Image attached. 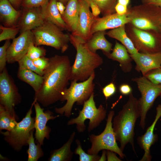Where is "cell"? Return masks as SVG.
<instances>
[{
  "mask_svg": "<svg viewBox=\"0 0 161 161\" xmlns=\"http://www.w3.org/2000/svg\"><path fill=\"white\" fill-rule=\"evenodd\" d=\"M71 67L69 57L55 55L49 58L44 71L43 82L35 93L34 100L46 107L59 100L70 80Z\"/></svg>",
  "mask_w": 161,
  "mask_h": 161,
  "instance_id": "6da1fadb",
  "label": "cell"
},
{
  "mask_svg": "<svg viewBox=\"0 0 161 161\" xmlns=\"http://www.w3.org/2000/svg\"><path fill=\"white\" fill-rule=\"evenodd\" d=\"M86 2L89 4L90 7L91 8L93 15L95 17H98L101 13L100 10L98 6L92 1Z\"/></svg>",
  "mask_w": 161,
  "mask_h": 161,
  "instance_id": "b9f144b4",
  "label": "cell"
},
{
  "mask_svg": "<svg viewBox=\"0 0 161 161\" xmlns=\"http://www.w3.org/2000/svg\"><path fill=\"white\" fill-rule=\"evenodd\" d=\"M105 31H97L92 35L86 42V45L92 52L96 53L97 50H102L104 54L110 53L112 44L106 38Z\"/></svg>",
  "mask_w": 161,
  "mask_h": 161,
  "instance_id": "cb8c5ba5",
  "label": "cell"
},
{
  "mask_svg": "<svg viewBox=\"0 0 161 161\" xmlns=\"http://www.w3.org/2000/svg\"><path fill=\"white\" fill-rule=\"evenodd\" d=\"M31 31L35 46H49L62 53L69 47L70 34L64 33L62 29L49 21H46L42 25Z\"/></svg>",
  "mask_w": 161,
  "mask_h": 161,
  "instance_id": "5b68a950",
  "label": "cell"
},
{
  "mask_svg": "<svg viewBox=\"0 0 161 161\" xmlns=\"http://www.w3.org/2000/svg\"><path fill=\"white\" fill-rule=\"evenodd\" d=\"M46 53V50L44 48L35 46L34 43L32 42L30 45L26 55L30 59L33 61L38 58L44 57Z\"/></svg>",
  "mask_w": 161,
  "mask_h": 161,
  "instance_id": "836d02e7",
  "label": "cell"
},
{
  "mask_svg": "<svg viewBox=\"0 0 161 161\" xmlns=\"http://www.w3.org/2000/svg\"><path fill=\"white\" fill-rule=\"evenodd\" d=\"M130 21L127 13L120 15L116 13L101 18L97 17L91 29V36L97 31L116 28L129 23Z\"/></svg>",
  "mask_w": 161,
  "mask_h": 161,
  "instance_id": "ac0fdd59",
  "label": "cell"
},
{
  "mask_svg": "<svg viewBox=\"0 0 161 161\" xmlns=\"http://www.w3.org/2000/svg\"><path fill=\"white\" fill-rule=\"evenodd\" d=\"M76 133L74 131L71 134L68 140L60 148L52 151L48 159L49 161H69L71 160L73 152L71 147Z\"/></svg>",
  "mask_w": 161,
  "mask_h": 161,
  "instance_id": "484cf974",
  "label": "cell"
},
{
  "mask_svg": "<svg viewBox=\"0 0 161 161\" xmlns=\"http://www.w3.org/2000/svg\"><path fill=\"white\" fill-rule=\"evenodd\" d=\"M116 91V86L112 82L106 85L102 89L103 93L106 100L113 95Z\"/></svg>",
  "mask_w": 161,
  "mask_h": 161,
  "instance_id": "74e56055",
  "label": "cell"
},
{
  "mask_svg": "<svg viewBox=\"0 0 161 161\" xmlns=\"http://www.w3.org/2000/svg\"><path fill=\"white\" fill-rule=\"evenodd\" d=\"M21 100L18 89L6 67L0 74V105L17 120L14 107Z\"/></svg>",
  "mask_w": 161,
  "mask_h": 161,
  "instance_id": "8fae6325",
  "label": "cell"
},
{
  "mask_svg": "<svg viewBox=\"0 0 161 161\" xmlns=\"http://www.w3.org/2000/svg\"><path fill=\"white\" fill-rule=\"evenodd\" d=\"M142 4H151L161 8V0H141Z\"/></svg>",
  "mask_w": 161,
  "mask_h": 161,
  "instance_id": "ee69618b",
  "label": "cell"
},
{
  "mask_svg": "<svg viewBox=\"0 0 161 161\" xmlns=\"http://www.w3.org/2000/svg\"><path fill=\"white\" fill-rule=\"evenodd\" d=\"M34 130L32 131L27 141L29 148L27 153L28 154V161H37L42 157L44 153L41 145L37 143L36 144L33 136Z\"/></svg>",
  "mask_w": 161,
  "mask_h": 161,
  "instance_id": "83f0119b",
  "label": "cell"
},
{
  "mask_svg": "<svg viewBox=\"0 0 161 161\" xmlns=\"http://www.w3.org/2000/svg\"><path fill=\"white\" fill-rule=\"evenodd\" d=\"M33 34L31 30L21 33L13 40L7 50V62L13 64L18 62L26 55L30 44L34 43Z\"/></svg>",
  "mask_w": 161,
  "mask_h": 161,
  "instance_id": "4fadbf2b",
  "label": "cell"
},
{
  "mask_svg": "<svg viewBox=\"0 0 161 161\" xmlns=\"http://www.w3.org/2000/svg\"><path fill=\"white\" fill-rule=\"evenodd\" d=\"M105 150H103L102 156L100 157L99 161H106L107 159L106 152V151Z\"/></svg>",
  "mask_w": 161,
  "mask_h": 161,
  "instance_id": "7dc6e473",
  "label": "cell"
},
{
  "mask_svg": "<svg viewBox=\"0 0 161 161\" xmlns=\"http://www.w3.org/2000/svg\"><path fill=\"white\" fill-rule=\"evenodd\" d=\"M106 35L120 41L126 47L130 54H135L138 52L127 34L125 25L112 29L106 32Z\"/></svg>",
  "mask_w": 161,
  "mask_h": 161,
  "instance_id": "d4e9b609",
  "label": "cell"
},
{
  "mask_svg": "<svg viewBox=\"0 0 161 161\" xmlns=\"http://www.w3.org/2000/svg\"><path fill=\"white\" fill-rule=\"evenodd\" d=\"M76 143L77 147L74 153L79 156L80 161H98L100 157L98 154H90L86 153L82 149L80 141L76 139Z\"/></svg>",
  "mask_w": 161,
  "mask_h": 161,
  "instance_id": "4dcf8cb0",
  "label": "cell"
},
{
  "mask_svg": "<svg viewBox=\"0 0 161 161\" xmlns=\"http://www.w3.org/2000/svg\"><path fill=\"white\" fill-rule=\"evenodd\" d=\"M81 110L79 111L78 115L72 118L67 122L68 125H76V129L79 133L83 132L86 129L85 120H89L88 131L90 132L100 125L105 119L106 115V109L102 105L98 108L96 107L94 100V93L83 105Z\"/></svg>",
  "mask_w": 161,
  "mask_h": 161,
  "instance_id": "52a82bcc",
  "label": "cell"
},
{
  "mask_svg": "<svg viewBox=\"0 0 161 161\" xmlns=\"http://www.w3.org/2000/svg\"><path fill=\"white\" fill-rule=\"evenodd\" d=\"M58 0H49L48 3L41 7L46 21L53 23L63 30H69L66 24L62 19L57 6Z\"/></svg>",
  "mask_w": 161,
  "mask_h": 161,
  "instance_id": "603a6c76",
  "label": "cell"
},
{
  "mask_svg": "<svg viewBox=\"0 0 161 161\" xmlns=\"http://www.w3.org/2000/svg\"><path fill=\"white\" fill-rule=\"evenodd\" d=\"M119 90L122 95H129L132 92V89L129 85L124 83L122 84L120 86Z\"/></svg>",
  "mask_w": 161,
  "mask_h": 161,
  "instance_id": "ab89813d",
  "label": "cell"
},
{
  "mask_svg": "<svg viewBox=\"0 0 161 161\" xmlns=\"http://www.w3.org/2000/svg\"><path fill=\"white\" fill-rule=\"evenodd\" d=\"M160 98H161V95H160Z\"/></svg>",
  "mask_w": 161,
  "mask_h": 161,
  "instance_id": "816d5d0a",
  "label": "cell"
},
{
  "mask_svg": "<svg viewBox=\"0 0 161 161\" xmlns=\"http://www.w3.org/2000/svg\"><path fill=\"white\" fill-rule=\"evenodd\" d=\"M95 76L94 73L84 81L78 83L76 81H71L70 86L66 88L62 93L61 101L66 100V103L61 107L56 108L55 112L69 117L75 103L78 105H83L94 93Z\"/></svg>",
  "mask_w": 161,
  "mask_h": 161,
  "instance_id": "277c9868",
  "label": "cell"
},
{
  "mask_svg": "<svg viewBox=\"0 0 161 161\" xmlns=\"http://www.w3.org/2000/svg\"><path fill=\"white\" fill-rule=\"evenodd\" d=\"M57 6L58 9L61 15H62L65 9L66 6H65L61 2L59 1H57Z\"/></svg>",
  "mask_w": 161,
  "mask_h": 161,
  "instance_id": "bcb514c9",
  "label": "cell"
},
{
  "mask_svg": "<svg viewBox=\"0 0 161 161\" xmlns=\"http://www.w3.org/2000/svg\"><path fill=\"white\" fill-rule=\"evenodd\" d=\"M19 68L27 69L43 76L44 71L38 69L34 64L33 60L25 55L18 62Z\"/></svg>",
  "mask_w": 161,
  "mask_h": 161,
  "instance_id": "d6a6232c",
  "label": "cell"
},
{
  "mask_svg": "<svg viewBox=\"0 0 161 161\" xmlns=\"http://www.w3.org/2000/svg\"><path fill=\"white\" fill-rule=\"evenodd\" d=\"M130 25L126 31L138 52L153 53L161 51V40L155 37L152 30H142Z\"/></svg>",
  "mask_w": 161,
  "mask_h": 161,
  "instance_id": "7c38bea8",
  "label": "cell"
},
{
  "mask_svg": "<svg viewBox=\"0 0 161 161\" xmlns=\"http://www.w3.org/2000/svg\"><path fill=\"white\" fill-rule=\"evenodd\" d=\"M138 99L132 92L129 95L127 102L115 116L112 126L117 141L120 143V148L123 151L126 145L130 143L135 153L134 147V128L136 121L140 117Z\"/></svg>",
  "mask_w": 161,
  "mask_h": 161,
  "instance_id": "7a4b0ae2",
  "label": "cell"
},
{
  "mask_svg": "<svg viewBox=\"0 0 161 161\" xmlns=\"http://www.w3.org/2000/svg\"><path fill=\"white\" fill-rule=\"evenodd\" d=\"M161 10L160 7L151 4L134 6L128 9L129 23L140 29L158 32L161 24V13H157Z\"/></svg>",
  "mask_w": 161,
  "mask_h": 161,
  "instance_id": "8992f818",
  "label": "cell"
},
{
  "mask_svg": "<svg viewBox=\"0 0 161 161\" xmlns=\"http://www.w3.org/2000/svg\"><path fill=\"white\" fill-rule=\"evenodd\" d=\"M143 76L154 84H161V66L149 71Z\"/></svg>",
  "mask_w": 161,
  "mask_h": 161,
  "instance_id": "e575fe53",
  "label": "cell"
},
{
  "mask_svg": "<svg viewBox=\"0 0 161 161\" xmlns=\"http://www.w3.org/2000/svg\"><path fill=\"white\" fill-rule=\"evenodd\" d=\"M49 0H22L21 5L24 8L42 7Z\"/></svg>",
  "mask_w": 161,
  "mask_h": 161,
  "instance_id": "8d00e7d4",
  "label": "cell"
},
{
  "mask_svg": "<svg viewBox=\"0 0 161 161\" xmlns=\"http://www.w3.org/2000/svg\"><path fill=\"white\" fill-rule=\"evenodd\" d=\"M21 13L13 6L9 0H0V20L4 26H17Z\"/></svg>",
  "mask_w": 161,
  "mask_h": 161,
  "instance_id": "44dd1931",
  "label": "cell"
},
{
  "mask_svg": "<svg viewBox=\"0 0 161 161\" xmlns=\"http://www.w3.org/2000/svg\"><path fill=\"white\" fill-rule=\"evenodd\" d=\"M10 40H7L3 45L0 47V72H1L6 68L7 62V50L10 44Z\"/></svg>",
  "mask_w": 161,
  "mask_h": 161,
  "instance_id": "d590c367",
  "label": "cell"
},
{
  "mask_svg": "<svg viewBox=\"0 0 161 161\" xmlns=\"http://www.w3.org/2000/svg\"><path fill=\"white\" fill-rule=\"evenodd\" d=\"M159 31H160V32H161V24L160 26V28Z\"/></svg>",
  "mask_w": 161,
  "mask_h": 161,
  "instance_id": "f907efd6",
  "label": "cell"
},
{
  "mask_svg": "<svg viewBox=\"0 0 161 161\" xmlns=\"http://www.w3.org/2000/svg\"><path fill=\"white\" fill-rule=\"evenodd\" d=\"M156 110V115L153 122L145 133L137 138L138 144L144 151L143 155L140 161H150L151 160L150 148L157 140V136L154 134V131L157 122L161 117V104L158 105Z\"/></svg>",
  "mask_w": 161,
  "mask_h": 161,
  "instance_id": "d6986e66",
  "label": "cell"
},
{
  "mask_svg": "<svg viewBox=\"0 0 161 161\" xmlns=\"http://www.w3.org/2000/svg\"><path fill=\"white\" fill-rule=\"evenodd\" d=\"M13 6L17 10L21 4L22 0H9Z\"/></svg>",
  "mask_w": 161,
  "mask_h": 161,
  "instance_id": "f6af8a7d",
  "label": "cell"
},
{
  "mask_svg": "<svg viewBox=\"0 0 161 161\" xmlns=\"http://www.w3.org/2000/svg\"><path fill=\"white\" fill-rule=\"evenodd\" d=\"M131 80L137 84L141 95L138 99L140 113L139 125L144 129L147 113L161 94V84H154L143 76L133 78Z\"/></svg>",
  "mask_w": 161,
  "mask_h": 161,
  "instance_id": "9c48e42d",
  "label": "cell"
},
{
  "mask_svg": "<svg viewBox=\"0 0 161 161\" xmlns=\"http://www.w3.org/2000/svg\"><path fill=\"white\" fill-rule=\"evenodd\" d=\"M86 2L92 1L99 7L101 13L105 16L116 13L115 7L117 0H84Z\"/></svg>",
  "mask_w": 161,
  "mask_h": 161,
  "instance_id": "f546056e",
  "label": "cell"
},
{
  "mask_svg": "<svg viewBox=\"0 0 161 161\" xmlns=\"http://www.w3.org/2000/svg\"><path fill=\"white\" fill-rule=\"evenodd\" d=\"M79 3V19L76 32L71 34L86 42L91 37V29L96 17L90 10L89 4L84 0H78Z\"/></svg>",
  "mask_w": 161,
  "mask_h": 161,
  "instance_id": "9a60e30c",
  "label": "cell"
},
{
  "mask_svg": "<svg viewBox=\"0 0 161 161\" xmlns=\"http://www.w3.org/2000/svg\"><path fill=\"white\" fill-rule=\"evenodd\" d=\"M70 42L76 51L74 64L71 66L70 80L84 81L95 73L96 69L103 63L102 58L90 51L86 41L72 34Z\"/></svg>",
  "mask_w": 161,
  "mask_h": 161,
  "instance_id": "3957f363",
  "label": "cell"
},
{
  "mask_svg": "<svg viewBox=\"0 0 161 161\" xmlns=\"http://www.w3.org/2000/svg\"><path fill=\"white\" fill-rule=\"evenodd\" d=\"M115 153V152L113 151L110 150H106V155L107 161H122L121 159L116 155Z\"/></svg>",
  "mask_w": 161,
  "mask_h": 161,
  "instance_id": "7bdbcfd3",
  "label": "cell"
},
{
  "mask_svg": "<svg viewBox=\"0 0 161 161\" xmlns=\"http://www.w3.org/2000/svg\"><path fill=\"white\" fill-rule=\"evenodd\" d=\"M79 12L78 0H69L66 6L62 18L67 26L69 31L75 32L77 30Z\"/></svg>",
  "mask_w": 161,
  "mask_h": 161,
  "instance_id": "7402d4cb",
  "label": "cell"
},
{
  "mask_svg": "<svg viewBox=\"0 0 161 161\" xmlns=\"http://www.w3.org/2000/svg\"><path fill=\"white\" fill-rule=\"evenodd\" d=\"M114 112L110 111L108 115L105 127L103 131L98 135L92 134L89 136L91 144V147L87 151L90 154H98L101 150H105L113 151L122 159L125 156L117 143L115 133L112 126V119Z\"/></svg>",
  "mask_w": 161,
  "mask_h": 161,
  "instance_id": "ba28073f",
  "label": "cell"
},
{
  "mask_svg": "<svg viewBox=\"0 0 161 161\" xmlns=\"http://www.w3.org/2000/svg\"><path fill=\"white\" fill-rule=\"evenodd\" d=\"M17 120L2 105H0V130L10 131L17 124Z\"/></svg>",
  "mask_w": 161,
  "mask_h": 161,
  "instance_id": "f1b7e54d",
  "label": "cell"
},
{
  "mask_svg": "<svg viewBox=\"0 0 161 161\" xmlns=\"http://www.w3.org/2000/svg\"><path fill=\"white\" fill-rule=\"evenodd\" d=\"M130 1V0H117V3L123 5L128 6Z\"/></svg>",
  "mask_w": 161,
  "mask_h": 161,
  "instance_id": "c3c4849f",
  "label": "cell"
},
{
  "mask_svg": "<svg viewBox=\"0 0 161 161\" xmlns=\"http://www.w3.org/2000/svg\"><path fill=\"white\" fill-rule=\"evenodd\" d=\"M49 58L43 57L33 60L35 65L40 70L44 71L49 63Z\"/></svg>",
  "mask_w": 161,
  "mask_h": 161,
  "instance_id": "f35d334b",
  "label": "cell"
},
{
  "mask_svg": "<svg viewBox=\"0 0 161 161\" xmlns=\"http://www.w3.org/2000/svg\"><path fill=\"white\" fill-rule=\"evenodd\" d=\"M35 117V137L37 143L41 145H43L45 138L48 139L51 131V129L47 126V123L50 120H53L59 116H54L53 113L49 110L44 112L39 103L34 100Z\"/></svg>",
  "mask_w": 161,
  "mask_h": 161,
  "instance_id": "5bb4252c",
  "label": "cell"
},
{
  "mask_svg": "<svg viewBox=\"0 0 161 161\" xmlns=\"http://www.w3.org/2000/svg\"><path fill=\"white\" fill-rule=\"evenodd\" d=\"M17 77L20 80L30 86L35 93L38 91L43 82V76L25 69L19 68Z\"/></svg>",
  "mask_w": 161,
  "mask_h": 161,
  "instance_id": "4316f807",
  "label": "cell"
},
{
  "mask_svg": "<svg viewBox=\"0 0 161 161\" xmlns=\"http://www.w3.org/2000/svg\"><path fill=\"white\" fill-rule=\"evenodd\" d=\"M130 56L136 64L135 69L143 76L149 71L161 66V51L153 53L138 52Z\"/></svg>",
  "mask_w": 161,
  "mask_h": 161,
  "instance_id": "e0dca14e",
  "label": "cell"
},
{
  "mask_svg": "<svg viewBox=\"0 0 161 161\" xmlns=\"http://www.w3.org/2000/svg\"><path fill=\"white\" fill-rule=\"evenodd\" d=\"M115 10L116 13L119 15L125 14L128 12L127 6L123 5L117 3L115 7Z\"/></svg>",
  "mask_w": 161,
  "mask_h": 161,
  "instance_id": "60d3db41",
  "label": "cell"
},
{
  "mask_svg": "<svg viewBox=\"0 0 161 161\" xmlns=\"http://www.w3.org/2000/svg\"><path fill=\"white\" fill-rule=\"evenodd\" d=\"M124 45L116 42L112 52L104 55L108 58L118 62L122 71L128 73L131 71L132 68V59Z\"/></svg>",
  "mask_w": 161,
  "mask_h": 161,
  "instance_id": "ffe728a7",
  "label": "cell"
},
{
  "mask_svg": "<svg viewBox=\"0 0 161 161\" xmlns=\"http://www.w3.org/2000/svg\"><path fill=\"white\" fill-rule=\"evenodd\" d=\"M46 21L41 7L24 8L17 25L21 33L41 26Z\"/></svg>",
  "mask_w": 161,
  "mask_h": 161,
  "instance_id": "2e32d148",
  "label": "cell"
},
{
  "mask_svg": "<svg viewBox=\"0 0 161 161\" xmlns=\"http://www.w3.org/2000/svg\"><path fill=\"white\" fill-rule=\"evenodd\" d=\"M69 0H58L59 1L61 2L65 6H66Z\"/></svg>",
  "mask_w": 161,
  "mask_h": 161,
  "instance_id": "681fc988",
  "label": "cell"
},
{
  "mask_svg": "<svg viewBox=\"0 0 161 161\" xmlns=\"http://www.w3.org/2000/svg\"><path fill=\"white\" fill-rule=\"evenodd\" d=\"M1 30L0 34V41L4 40L13 39L17 34L20 32V29L17 26L11 27H6L0 25Z\"/></svg>",
  "mask_w": 161,
  "mask_h": 161,
  "instance_id": "1f68e13d",
  "label": "cell"
},
{
  "mask_svg": "<svg viewBox=\"0 0 161 161\" xmlns=\"http://www.w3.org/2000/svg\"><path fill=\"white\" fill-rule=\"evenodd\" d=\"M34 102L25 117L12 130L1 133L4 140L15 151H21L24 146L28 145L27 141L32 131L35 129V118L32 117V108Z\"/></svg>",
  "mask_w": 161,
  "mask_h": 161,
  "instance_id": "30bf717a",
  "label": "cell"
}]
</instances>
